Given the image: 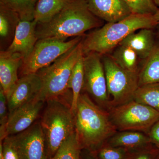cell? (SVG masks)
<instances>
[{"label": "cell", "instance_id": "1", "mask_svg": "<svg viewBox=\"0 0 159 159\" xmlns=\"http://www.w3.org/2000/svg\"><path fill=\"white\" fill-rule=\"evenodd\" d=\"M75 130L82 150L97 151L117 130L108 111L82 92L75 114Z\"/></svg>", "mask_w": 159, "mask_h": 159}, {"label": "cell", "instance_id": "2", "mask_svg": "<svg viewBox=\"0 0 159 159\" xmlns=\"http://www.w3.org/2000/svg\"><path fill=\"white\" fill-rule=\"evenodd\" d=\"M102 20L89 9L85 0H68L62 10L48 23L37 24L38 39L66 41L68 38L84 36L87 31L102 25Z\"/></svg>", "mask_w": 159, "mask_h": 159}, {"label": "cell", "instance_id": "3", "mask_svg": "<svg viewBox=\"0 0 159 159\" xmlns=\"http://www.w3.org/2000/svg\"><path fill=\"white\" fill-rule=\"evenodd\" d=\"M157 26L152 15L131 14L116 22L107 23L84 36L82 42L83 54L95 52L102 56L110 54L130 33L141 29H152Z\"/></svg>", "mask_w": 159, "mask_h": 159}, {"label": "cell", "instance_id": "4", "mask_svg": "<svg viewBox=\"0 0 159 159\" xmlns=\"http://www.w3.org/2000/svg\"><path fill=\"white\" fill-rule=\"evenodd\" d=\"M82 40L50 65L36 73L40 80L41 88L35 99L45 102L62 96L67 92L73 69L84 55Z\"/></svg>", "mask_w": 159, "mask_h": 159}, {"label": "cell", "instance_id": "5", "mask_svg": "<svg viewBox=\"0 0 159 159\" xmlns=\"http://www.w3.org/2000/svg\"><path fill=\"white\" fill-rule=\"evenodd\" d=\"M40 121L45 138L49 159L54 156L62 142L75 131V116L59 97L46 101Z\"/></svg>", "mask_w": 159, "mask_h": 159}, {"label": "cell", "instance_id": "6", "mask_svg": "<svg viewBox=\"0 0 159 159\" xmlns=\"http://www.w3.org/2000/svg\"><path fill=\"white\" fill-rule=\"evenodd\" d=\"M102 61L106 77L109 109L133 100L139 87L138 74L122 69L109 54L102 55Z\"/></svg>", "mask_w": 159, "mask_h": 159}, {"label": "cell", "instance_id": "7", "mask_svg": "<svg viewBox=\"0 0 159 159\" xmlns=\"http://www.w3.org/2000/svg\"><path fill=\"white\" fill-rule=\"evenodd\" d=\"M108 112L117 131H137L148 134L159 119L158 111L134 99L112 107Z\"/></svg>", "mask_w": 159, "mask_h": 159}, {"label": "cell", "instance_id": "8", "mask_svg": "<svg viewBox=\"0 0 159 159\" xmlns=\"http://www.w3.org/2000/svg\"><path fill=\"white\" fill-rule=\"evenodd\" d=\"M84 36L75 37L67 41L51 39H38L31 54L23 60L20 68L21 76L35 74L50 65L80 42Z\"/></svg>", "mask_w": 159, "mask_h": 159}, {"label": "cell", "instance_id": "9", "mask_svg": "<svg viewBox=\"0 0 159 159\" xmlns=\"http://www.w3.org/2000/svg\"><path fill=\"white\" fill-rule=\"evenodd\" d=\"M84 79L82 92L102 108L109 109V99L102 56L91 52L84 54Z\"/></svg>", "mask_w": 159, "mask_h": 159}, {"label": "cell", "instance_id": "10", "mask_svg": "<svg viewBox=\"0 0 159 159\" xmlns=\"http://www.w3.org/2000/svg\"><path fill=\"white\" fill-rule=\"evenodd\" d=\"M20 159H49L45 138L40 122L25 130L7 137Z\"/></svg>", "mask_w": 159, "mask_h": 159}, {"label": "cell", "instance_id": "11", "mask_svg": "<svg viewBox=\"0 0 159 159\" xmlns=\"http://www.w3.org/2000/svg\"><path fill=\"white\" fill-rule=\"evenodd\" d=\"M44 102L34 99L9 113L6 126V137L22 132L34 124Z\"/></svg>", "mask_w": 159, "mask_h": 159}, {"label": "cell", "instance_id": "12", "mask_svg": "<svg viewBox=\"0 0 159 159\" xmlns=\"http://www.w3.org/2000/svg\"><path fill=\"white\" fill-rule=\"evenodd\" d=\"M37 24L34 20H20L16 27L13 40L6 51L20 54L23 60L27 58L38 40L36 34Z\"/></svg>", "mask_w": 159, "mask_h": 159}, {"label": "cell", "instance_id": "13", "mask_svg": "<svg viewBox=\"0 0 159 159\" xmlns=\"http://www.w3.org/2000/svg\"><path fill=\"white\" fill-rule=\"evenodd\" d=\"M40 88V80L36 73L21 76L7 97L9 113L35 99Z\"/></svg>", "mask_w": 159, "mask_h": 159}, {"label": "cell", "instance_id": "14", "mask_svg": "<svg viewBox=\"0 0 159 159\" xmlns=\"http://www.w3.org/2000/svg\"><path fill=\"white\" fill-rule=\"evenodd\" d=\"M90 11L107 23L116 22L131 14L124 0H85Z\"/></svg>", "mask_w": 159, "mask_h": 159}, {"label": "cell", "instance_id": "15", "mask_svg": "<svg viewBox=\"0 0 159 159\" xmlns=\"http://www.w3.org/2000/svg\"><path fill=\"white\" fill-rule=\"evenodd\" d=\"M23 60L20 54L6 51H1L0 53V84L7 98L19 79L18 72Z\"/></svg>", "mask_w": 159, "mask_h": 159}, {"label": "cell", "instance_id": "16", "mask_svg": "<svg viewBox=\"0 0 159 159\" xmlns=\"http://www.w3.org/2000/svg\"><path fill=\"white\" fill-rule=\"evenodd\" d=\"M106 143L135 151L152 145L147 134L134 130L117 131Z\"/></svg>", "mask_w": 159, "mask_h": 159}, {"label": "cell", "instance_id": "17", "mask_svg": "<svg viewBox=\"0 0 159 159\" xmlns=\"http://www.w3.org/2000/svg\"><path fill=\"white\" fill-rule=\"evenodd\" d=\"M136 31L129 34L119 45L129 47L143 60L148 57L156 42L154 33L150 29H141Z\"/></svg>", "mask_w": 159, "mask_h": 159}, {"label": "cell", "instance_id": "18", "mask_svg": "<svg viewBox=\"0 0 159 159\" xmlns=\"http://www.w3.org/2000/svg\"><path fill=\"white\" fill-rule=\"evenodd\" d=\"M142 61L138 73L139 87L159 83V41Z\"/></svg>", "mask_w": 159, "mask_h": 159}, {"label": "cell", "instance_id": "19", "mask_svg": "<svg viewBox=\"0 0 159 159\" xmlns=\"http://www.w3.org/2000/svg\"><path fill=\"white\" fill-rule=\"evenodd\" d=\"M109 54L122 69L138 74L140 59L132 49L127 46L119 45Z\"/></svg>", "mask_w": 159, "mask_h": 159}, {"label": "cell", "instance_id": "20", "mask_svg": "<svg viewBox=\"0 0 159 159\" xmlns=\"http://www.w3.org/2000/svg\"><path fill=\"white\" fill-rule=\"evenodd\" d=\"M68 0H39L34 13V20L38 24L48 23L61 11Z\"/></svg>", "mask_w": 159, "mask_h": 159}, {"label": "cell", "instance_id": "21", "mask_svg": "<svg viewBox=\"0 0 159 159\" xmlns=\"http://www.w3.org/2000/svg\"><path fill=\"white\" fill-rule=\"evenodd\" d=\"M84 55L74 66L68 83V89L72 92L71 109L75 116L77 103L80 94L82 93L84 79L83 64Z\"/></svg>", "mask_w": 159, "mask_h": 159}, {"label": "cell", "instance_id": "22", "mask_svg": "<svg viewBox=\"0 0 159 159\" xmlns=\"http://www.w3.org/2000/svg\"><path fill=\"white\" fill-rule=\"evenodd\" d=\"M134 99L159 112V83L139 87L135 93Z\"/></svg>", "mask_w": 159, "mask_h": 159}, {"label": "cell", "instance_id": "23", "mask_svg": "<svg viewBox=\"0 0 159 159\" xmlns=\"http://www.w3.org/2000/svg\"><path fill=\"white\" fill-rule=\"evenodd\" d=\"M39 0H0V5L13 10L18 15L20 20H34L35 6Z\"/></svg>", "mask_w": 159, "mask_h": 159}, {"label": "cell", "instance_id": "24", "mask_svg": "<svg viewBox=\"0 0 159 159\" xmlns=\"http://www.w3.org/2000/svg\"><path fill=\"white\" fill-rule=\"evenodd\" d=\"M81 149L75 131L66 139L50 159H81Z\"/></svg>", "mask_w": 159, "mask_h": 159}, {"label": "cell", "instance_id": "25", "mask_svg": "<svg viewBox=\"0 0 159 159\" xmlns=\"http://www.w3.org/2000/svg\"><path fill=\"white\" fill-rule=\"evenodd\" d=\"M20 20L18 15L13 10L0 5V36L6 38L10 35L12 24Z\"/></svg>", "mask_w": 159, "mask_h": 159}, {"label": "cell", "instance_id": "26", "mask_svg": "<svg viewBox=\"0 0 159 159\" xmlns=\"http://www.w3.org/2000/svg\"><path fill=\"white\" fill-rule=\"evenodd\" d=\"M134 151L105 143L95 152L99 159H127Z\"/></svg>", "mask_w": 159, "mask_h": 159}, {"label": "cell", "instance_id": "27", "mask_svg": "<svg viewBox=\"0 0 159 159\" xmlns=\"http://www.w3.org/2000/svg\"><path fill=\"white\" fill-rule=\"evenodd\" d=\"M132 14H155L158 8L153 0H124Z\"/></svg>", "mask_w": 159, "mask_h": 159}, {"label": "cell", "instance_id": "28", "mask_svg": "<svg viewBox=\"0 0 159 159\" xmlns=\"http://www.w3.org/2000/svg\"><path fill=\"white\" fill-rule=\"evenodd\" d=\"M9 111L6 94L0 87V141L6 138V126L9 119Z\"/></svg>", "mask_w": 159, "mask_h": 159}, {"label": "cell", "instance_id": "29", "mask_svg": "<svg viewBox=\"0 0 159 159\" xmlns=\"http://www.w3.org/2000/svg\"><path fill=\"white\" fill-rule=\"evenodd\" d=\"M159 149L153 145L134 151L127 159H157Z\"/></svg>", "mask_w": 159, "mask_h": 159}, {"label": "cell", "instance_id": "30", "mask_svg": "<svg viewBox=\"0 0 159 159\" xmlns=\"http://www.w3.org/2000/svg\"><path fill=\"white\" fill-rule=\"evenodd\" d=\"M3 159H20L17 152L8 137L3 141Z\"/></svg>", "mask_w": 159, "mask_h": 159}, {"label": "cell", "instance_id": "31", "mask_svg": "<svg viewBox=\"0 0 159 159\" xmlns=\"http://www.w3.org/2000/svg\"><path fill=\"white\" fill-rule=\"evenodd\" d=\"M147 134L152 145L159 149V119L152 126Z\"/></svg>", "mask_w": 159, "mask_h": 159}, {"label": "cell", "instance_id": "32", "mask_svg": "<svg viewBox=\"0 0 159 159\" xmlns=\"http://www.w3.org/2000/svg\"><path fill=\"white\" fill-rule=\"evenodd\" d=\"M82 159H99L95 152L87 150H82L81 153Z\"/></svg>", "mask_w": 159, "mask_h": 159}, {"label": "cell", "instance_id": "33", "mask_svg": "<svg viewBox=\"0 0 159 159\" xmlns=\"http://www.w3.org/2000/svg\"><path fill=\"white\" fill-rule=\"evenodd\" d=\"M153 17L156 22L157 25H159V9H158L155 14L153 15Z\"/></svg>", "mask_w": 159, "mask_h": 159}, {"label": "cell", "instance_id": "34", "mask_svg": "<svg viewBox=\"0 0 159 159\" xmlns=\"http://www.w3.org/2000/svg\"><path fill=\"white\" fill-rule=\"evenodd\" d=\"M153 1L157 6H159V0H153Z\"/></svg>", "mask_w": 159, "mask_h": 159}, {"label": "cell", "instance_id": "35", "mask_svg": "<svg viewBox=\"0 0 159 159\" xmlns=\"http://www.w3.org/2000/svg\"><path fill=\"white\" fill-rule=\"evenodd\" d=\"M157 159H159V156L157 158Z\"/></svg>", "mask_w": 159, "mask_h": 159}, {"label": "cell", "instance_id": "36", "mask_svg": "<svg viewBox=\"0 0 159 159\" xmlns=\"http://www.w3.org/2000/svg\"><path fill=\"white\" fill-rule=\"evenodd\" d=\"M158 36L159 37V31H158Z\"/></svg>", "mask_w": 159, "mask_h": 159}, {"label": "cell", "instance_id": "37", "mask_svg": "<svg viewBox=\"0 0 159 159\" xmlns=\"http://www.w3.org/2000/svg\"><path fill=\"white\" fill-rule=\"evenodd\" d=\"M81 159H82V158H81Z\"/></svg>", "mask_w": 159, "mask_h": 159}]
</instances>
